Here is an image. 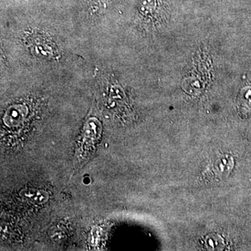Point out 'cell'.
I'll list each match as a JSON object with an SVG mask.
<instances>
[{"instance_id":"1","label":"cell","mask_w":251,"mask_h":251,"mask_svg":"<svg viewBox=\"0 0 251 251\" xmlns=\"http://www.w3.org/2000/svg\"><path fill=\"white\" fill-rule=\"evenodd\" d=\"M234 167V160L229 155L224 154L216 158L212 166V171L220 179L227 177Z\"/></svg>"},{"instance_id":"2","label":"cell","mask_w":251,"mask_h":251,"mask_svg":"<svg viewBox=\"0 0 251 251\" xmlns=\"http://www.w3.org/2000/svg\"><path fill=\"white\" fill-rule=\"evenodd\" d=\"M21 196L29 202L35 204H44L49 200V194L43 190L25 188L21 193Z\"/></svg>"},{"instance_id":"3","label":"cell","mask_w":251,"mask_h":251,"mask_svg":"<svg viewBox=\"0 0 251 251\" xmlns=\"http://www.w3.org/2000/svg\"><path fill=\"white\" fill-rule=\"evenodd\" d=\"M205 245L208 250L221 251L224 249V241L223 238L217 234H211L205 239Z\"/></svg>"},{"instance_id":"4","label":"cell","mask_w":251,"mask_h":251,"mask_svg":"<svg viewBox=\"0 0 251 251\" xmlns=\"http://www.w3.org/2000/svg\"><path fill=\"white\" fill-rule=\"evenodd\" d=\"M239 101L241 107L244 111H251V88L243 90Z\"/></svg>"}]
</instances>
